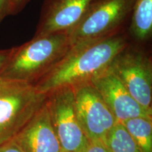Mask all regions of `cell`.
<instances>
[{
	"label": "cell",
	"instance_id": "obj_4",
	"mask_svg": "<svg viewBox=\"0 0 152 152\" xmlns=\"http://www.w3.org/2000/svg\"><path fill=\"white\" fill-rule=\"evenodd\" d=\"M134 0H101L66 33L71 46L123 32L132 14Z\"/></svg>",
	"mask_w": 152,
	"mask_h": 152
},
{
	"label": "cell",
	"instance_id": "obj_8",
	"mask_svg": "<svg viewBox=\"0 0 152 152\" xmlns=\"http://www.w3.org/2000/svg\"><path fill=\"white\" fill-rule=\"evenodd\" d=\"M118 123L137 117L152 118L132 97L116 74L109 66L90 81Z\"/></svg>",
	"mask_w": 152,
	"mask_h": 152
},
{
	"label": "cell",
	"instance_id": "obj_6",
	"mask_svg": "<svg viewBox=\"0 0 152 152\" xmlns=\"http://www.w3.org/2000/svg\"><path fill=\"white\" fill-rule=\"evenodd\" d=\"M120 80L142 107L152 112L151 57L130 43L110 64Z\"/></svg>",
	"mask_w": 152,
	"mask_h": 152
},
{
	"label": "cell",
	"instance_id": "obj_2",
	"mask_svg": "<svg viewBox=\"0 0 152 152\" xmlns=\"http://www.w3.org/2000/svg\"><path fill=\"white\" fill-rule=\"evenodd\" d=\"M70 48L66 32L33 37L23 45L14 47L0 71V80L34 85L62 59Z\"/></svg>",
	"mask_w": 152,
	"mask_h": 152
},
{
	"label": "cell",
	"instance_id": "obj_18",
	"mask_svg": "<svg viewBox=\"0 0 152 152\" xmlns=\"http://www.w3.org/2000/svg\"><path fill=\"white\" fill-rule=\"evenodd\" d=\"M30 0H13V15L20 12Z\"/></svg>",
	"mask_w": 152,
	"mask_h": 152
},
{
	"label": "cell",
	"instance_id": "obj_7",
	"mask_svg": "<svg viewBox=\"0 0 152 152\" xmlns=\"http://www.w3.org/2000/svg\"><path fill=\"white\" fill-rule=\"evenodd\" d=\"M73 88L76 114L87 140L104 142L110 131L118 123L116 118L91 83Z\"/></svg>",
	"mask_w": 152,
	"mask_h": 152
},
{
	"label": "cell",
	"instance_id": "obj_14",
	"mask_svg": "<svg viewBox=\"0 0 152 152\" xmlns=\"http://www.w3.org/2000/svg\"><path fill=\"white\" fill-rule=\"evenodd\" d=\"M9 15H13V0H0V23Z\"/></svg>",
	"mask_w": 152,
	"mask_h": 152
},
{
	"label": "cell",
	"instance_id": "obj_15",
	"mask_svg": "<svg viewBox=\"0 0 152 152\" xmlns=\"http://www.w3.org/2000/svg\"><path fill=\"white\" fill-rule=\"evenodd\" d=\"M83 152H110L105 142L102 141L89 142Z\"/></svg>",
	"mask_w": 152,
	"mask_h": 152
},
{
	"label": "cell",
	"instance_id": "obj_3",
	"mask_svg": "<svg viewBox=\"0 0 152 152\" xmlns=\"http://www.w3.org/2000/svg\"><path fill=\"white\" fill-rule=\"evenodd\" d=\"M45 100L33 85L0 80V145L14 139Z\"/></svg>",
	"mask_w": 152,
	"mask_h": 152
},
{
	"label": "cell",
	"instance_id": "obj_13",
	"mask_svg": "<svg viewBox=\"0 0 152 152\" xmlns=\"http://www.w3.org/2000/svg\"><path fill=\"white\" fill-rule=\"evenodd\" d=\"M104 142L110 152H140L121 123H117L112 128Z\"/></svg>",
	"mask_w": 152,
	"mask_h": 152
},
{
	"label": "cell",
	"instance_id": "obj_11",
	"mask_svg": "<svg viewBox=\"0 0 152 152\" xmlns=\"http://www.w3.org/2000/svg\"><path fill=\"white\" fill-rule=\"evenodd\" d=\"M129 34L136 42L149 41L152 35V0H134Z\"/></svg>",
	"mask_w": 152,
	"mask_h": 152
},
{
	"label": "cell",
	"instance_id": "obj_12",
	"mask_svg": "<svg viewBox=\"0 0 152 152\" xmlns=\"http://www.w3.org/2000/svg\"><path fill=\"white\" fill-rule=\"evenodd\" d=\"M121 123L140 152H152V118H134Z\"/></svg>",
	"mask_w": 152,
	"mask_h": 152
},
{
	"label": "cell",
	"instance_id": "obj_1",
	"mask_svg": "<svg viewBox=\"0 0 152 152\" xmlns=\"http://www.w3.org/2000/svg\"><path fill=\"white\" fill-rule=\"evenodd\" d=\"M130 43L128 35L123 31L71 45L62 59L34 86L38 92L47 94L61 87L90 83Z\"/></svg>",
	"mask_w": 152,
	"mask_h": 152
},
{
	"label": "cell",
	"instance_id": "obj_9",
	"mask_svg": "<svg viewBox=\"0 0 152 152\" xmlns=\"http://www.w3.org/2000/svg\"><path fill=\"white\" fill-rule=\"evenodd\" d=\"M101 0H44L34 37L67 32Z\"/></svg>",
	"mask_w": 152,
	"mask_h": 152
},
{
	"label": "cell",
	"instance_id": "obj_5",
	"mask_svg": "<svg viewBox=\"0 0 152 152\" xmlns=\"http://www.w3.org/2000/svg\"><path fill=\"white\" fill-rule=\"evenodd\" d=\"M45 103L62 152H83L89 140L80 125L72 87H61L46 94Z\"/></svg>",
	"mask_w": 152,
	"mask_h": 152
},
{
	"label": "cell",
	"instance_id": "obj_16",
	"mask_svg": "<svg viewBox=\"0 0 152 152\" xmlns=\"http://www.w3.org/2000/svg\"><path fill=\"white\" fill-rule=\"evenodd\" d=\"M0 152H23V151L13 139L0 145Z\"/></svg>",
	"mask_w": 152,
	"mask_h": 152
},
{
	"label": "cell",
	"instance_id": "obj_10",
	"mask_svg": "<svg viewBox=\"0 0 152 152\" xmlns=\"http://www.w3.org/2000/svg\"><path fill=\"white\" fill-rule=\"evenodd\" d=\"M14 140L23 152H62L45 102Z\"/></svg>",
	"mask_w": 152,
	"mask_h": 152
},
{
	"label": "cell",
	"instance_id": "obj_17",
	"mask_svg": "<svg viewBox=\"0 0 152 152\" xmlns=\"http://www.w3.org/2000/svg\"><path fill=\"white\" fill-rule=\"evenodd\" d=\"M13 49H14V47L6 49H0V71L4 66L7 61L9 60V57H10L11 53L13 52Z\"/></svg>",
	"mask_w": 152,
	"mask_h": 152
}]
</instances>
